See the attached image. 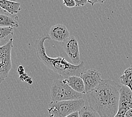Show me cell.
Listing matches in <instances>:
<instances>
[{"mask_svg": "<svg viewBox=\"0 0 132 117\" xmlns=\"http://www.w3.org/2000/svg\"><path fill=\"white\" fill-rule=\"evenodd\" d=\"M125 117H132V108L128 110Z\"/></svg>", "mask_w": 132, "mask_h": 117, "instance_id": "cell-20", "label": "cell"}, {"mask_svg": "<svg viewBox=\"0 0 132 117\" xmlns=\"http://www.w3.org/2000/svg\"><path fill=\"white\" fill-rule=\"evenodd\" d=\"M13 47V38L0 47V83L8 77L12 69L11 50Z\"/></svg>", "mask_w": 132, "mask_h": 117, "instance_id": "cell-5", "label": "cell"}, {"mask_svg": "<svg viewBox=\"0 0 132 117\" xmlns=\"http://www.w3.org/2000/svg\"><path fill=\"white\" fill-rule=\"evenodd\" d=\"M66 117H79V112H75L73 113L70 114L68 115Z\"/></svg>", "mask_w": 132, "mask_h": 117, "instance_id": "cell-19", "label": "cell"}, {"mask_svg": "<svg viewBox=\"0 0 132 117\" xmlns=\"http://www.w3.org/2000/svg\"><path fill=\"white\" fill-rule=\"evenodd\" d=\"M1 8L12 14H16L21 9V4L19 2H14L8 0H0Z\"/></svg>", "mask_w": 132, "mask_h": 117, "instance_id": "cell-12", "label": "cell"}, {"mask_svg": "<svg viewBox=\"0 0 132 117\" xmlns=\"http://www.w3.org/2000/svg\"><path fill=\"white\" fill-rule=\"evenodd\" d=\"M50 39L51 38L49 35L45 34L35 41L34 47L39 60L48 68L61 76L66 78L73 75L80 76L84 71V61H81L78 65H74L68 62L64 58L60 56L51 58L47 54L45 42L46 40Z\"/></svg>", "mask_w": 132, "mask_h": 117, "instance_id": "cell-2", "label": "cell"}, {"mask_svg": "<svg viewBox=\"0 0 132 117\" xmlns=\"http://www.w3.org/2000/svg\"><path fill=\"white\" fill-rule=\"evenodd\" d=\"M8 1H14V2H17L18 0H8Z\"/></svg>", "mask_w": 132, "mask_h": 117, "instance_id": "cell-21", "label": "cell"}, {"mask_svg": "<svg viewBox=\"0 0 132 117\" xmlns=\"http://www.w3.org/2000/svg\"><path fill=\"white\" fill-rule=\"evenodd\" d=\"M48 35L52 40L63 42L70 36V34L68 28L65 25L57 24L51 27Z\"/></svg>", "mask_w": 132, "mask_h": 117, "instance_id": "cell-9", "label": "cell"}, {"mask_svg": "<svg viewBox=\"0 0 132 117\" xmlns=\"http://www.w3.org/2000/svg\"><path fill=\"white\" fill-rule=\"evenodd\" d=\"M63 81L75 91L79 93L86 94V88L84 81L80 76H70L64 79Z\"/></svg>", "mask_w": 132, "mask_h": 117, "instance_id": "cell-11", "label": "cell"}, {"mask_svg": "<svg viewBox=\"0 0 132 117\" xmlns=\"http://www.w3.org/2000/svg\"><path fill=\"white\" fill-rule=\"evenodd\" d=\"M63 4L68 7H73L76 6L74 0H63Z\"/></svg>", "mask_w": 132, "mask_h": 117, "instance_id": "cell-16", "label": "cell"}, {"mask_svg": "<svg viewBox=\"0 0 132 117\" xmlns=\"http://www.w3.org/2000/svg\"><path fill=\"white\" fill-rule=\"evenodd\" d=\"M80 77L84 81L86 93L95 89L102 80L101 73L96 69H88L84 71Z\"/></svg>", "mask_w": 132, "mask_h": 117, "instance_id": "cell-8", "label": "cell"}, {"mask_svg": "<svg viewBox=\"0 0 132 117\" xmlns=\"http://www.w3.org/2000/svg\"><path fill=\"white\" fill-rule=\"evenodd\" d=\"M132 108V90L122 85L120 90L118 111L114 117H125L129 110Z\"/></svg>", "mask_w": 132, "mask_h": 117, "instance_id": "cell-7", "label": "cell"}, {"mask_svg": "<svg viewBox=\"0 0 132 117\" xmlns=\"http://www.w3.org/2000/svg\"><path fill=\"white\" fill-rule=\"evenodd\" d=\"M79 117H101L99 114L89 105H85L79 111Z\"/></svg>", "mask_w": 132, "mask_h": 117, "instance_id": "cell-15", "label": "cell"}, {"mask_svg": "<svg viewBox=\"0 0 132 117\" xmlns=\"http://www.w3.org/2000/svg\"><path fill=\"white\" fill-rule=\"evenodd\" d=\"M19 18L16 14H12L1 8L0 9V27L18 28Z\"/></svg>", "mask_w": 132, "mask_h": 117, "instance_id": "cell-10", "label": "cell"}, {"mask_svg": "<svg viewBox=\"0 0 132 117\" xmlns=\"http://www.w3.org/2000/svg\"><path fill=\"white\" fill-rule=\"evenodd\" d=\"M121 88L114 81L102 80L98 86L86 93L89 105L101 117H114L118 111Z\"/></svg>", "mask_w": 132, "mask_h": 117, "instance_id": "cell-1", "label": "cell"}, {"mask_svg": "<svg viewBox=\"0 0 132 117\" xmlns=\"http://www.w3.org/2000/svg\"><path fill=\"white\" fill-rule=\"evenodd\" d=\"M62 47L73 64L78 65L81 62L79 43L74 36H70L62 42Z\"/></svg>", "mask_w": 132, "mask_h": 117, "instance_id": "cell-6", "label": "cell"}, {"mask_svg": "<svg viewBox=\"0 0 132 117\" xmlns=\"http://www.w3.org/2000/svg\"><path fill=\"white\" fill-rule=\"evenodd\" d=\"M120 80L122 85L128 86L132 90V64L125 69L120 76Z\"/></svg>", "mask_w": 132, "mask_h": 117, "instance_id": "cell-14", "label": "cell"}, {"mask_svg": "<svg viewBox=\"0 0 132 117\" xmlns=\"http://www.w3.org/2000/svg\"><path fill=\"white\" fill-rule=\"evenodd\" d=\"M88 1L92 5V6H93L96 4H103L105 1V0H88Z\"/></svg>", "mask_w": 132, "mask_h": 117, "instance_id": "cell-18", "label": "cell"}, {"mask_svg": "<svg viewBox=\"0 0 132 117\" xmlns=\"http://www.w3.org/2000/svg\"><path fill=\"white\" fill-rule=\"evenodd\" d=\"M14 28L10 27H1L0 29V40L1 46L4 42V45L13 38Z\"/></svg>", "mask_w": 132, "mask_h": 117, "instance_id": "cell-13", "label": "cell"}, {"mask_svg": "<svg viewBox=\"0 0 132 117\" xmlns=\"http://www.w3.org/2000/svg\"><path fill=\"white\" fill-rule=\"evenodd\" d=\"M85 105L83 99L51 102L48 105V112L50 117H66L74 112H79Z\"/></svg>", "mask_w": 132, "mask_h": 117, "instance_id": "cell-3", "label": "cell"}, {"mask_svg": "<svg viewBox=\"0 0 132 117\" xmlns=\"http://www.w3.org/2000/svg\"><path fill=\"white\" fill-rule=\"evenodd\" d=\"M83 95L75 91L61 80L53 81L50 87V96L52 102L79 100L83 99Z\"/></svg>", "mask_w": 132, "mask_h": 117, "instance_id": "cell-4", "label": "cell"}, {"mask_svg": "<svg viewBox=\"0 0 132 117\" xmlns=\"http://www.w3.org/2000/svg\"><path fill=\"white\" fill-rule=\"evenodd\" d=\"M76 4V6H83L87 4V2H88V0H74Z\"/></svg>", "mask_w": 132, "mask_h": 117, "instance_id": "cell-17", "label": "cell"}, {"mask_svg": "<svg viewBox=\"0 0 132 117\" xmlns=\"http://www.w3.org/2000/svg\"><path fill=\"white\" fill-rule=\"evenodd\" d=\"M49 117H50V116H49Z\"/></svg>", "mask_w": 132, "mask_h": 117, "instance_id": "cell-22", "label": "cell"}]
</instances>
